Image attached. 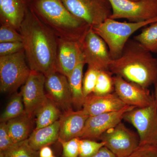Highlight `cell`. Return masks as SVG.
Wrapping results in <instances>:
<instances>
[{"mask_svg":"<svg viewBox=\"0 0 157 157\" xmlns=\"http://www.w3.org/2000/svg\"><path fill=\"white\" fill-rule=\"evenodd\" d=\"M113 74L109 70L99 71L97 82L93 94L103 96L113 93L114 90Z\"/></svg>","mask_w":157,"mask_h":157,"instance_id":"obj_26","label":"cell"},{"mask_svg":"<svg viewBox=\"0 0 157 157\" xmlns=\"http://www.w3.org/2000/svg\"><path fill=\"white\" fill-rule=\"evenodd\" d=\"M99 71L94 68L88 67L82 80V89L84 99L94 92Z\"/></svg>","mask_w":157,"mask_h":157,"instance_id":"obj_28","label":"cell"},{"mask_svg":"<svg viewBox=\"0 0 157 157\" xmlns=\"http://www.w3.org/2000/svg\"><path fill=\"white\" fill-rule=\"evenodd\" d=\"M156 21L157 17L140 22H120L109 18L92 28L106 42L112 59H116L121 55L125 45L135 32Z\"/></svg>","mask_w":157,"mask_h":157,"instance_id":"obj_4","label":"cell"},{"mask_svg":"<svg viewBox=\"0 0 157 157\" xmlns=\"http://www.w3.org/2000/svg\"><path fill=\"white\" fill-rule=\"evenodd\" d=\"M36 128L48 126L59 121L62 114L59 107L48 98L36 113Z\"/></svg>","mask_w":157,"mask_h":157,"instance_id":"obj_22","label":"cell"},{"mask_svg":"<svg viewBox=\"0 0 157 157\" xmlns=\"http://www.w3.org/2000/svg\"><path fill=\"white\" fill-rule=\"evenodd\" d=\"M24 49L17 53L0 56V91L4 94L14 92L30 74Z\"/></svg>","mask_w":157,"mask_h":157,"instance_id":"obj_5","label":"cell"},{"mask_svg":"<svg viewBox=\"0 0 157 157\" xmlns=\"http://www.w3.org/2000/svg\"><path fill=\"white\" fill-rule=\"evenodd\" d=\"M28 7V0H0L1 24L11 25L19 32Z\"/></svg>","mask_w":157,"mask_h":157,"instance_id":"obj_18","label":"cell"},{"mask_svg":"<svg viewBox=\"0 0 157 157\" xmlns=\"http://www.w3.org/2000/svg\"><path fill=\"white\" fill-rule=\"evenodd\" d=\"M0 43L8 42H22V37L20 33L11 25L1 24Z\"/></svg>","mask_w":157,"mask_h":157,"instance_id":"obj_29","label":"cell"},{"mask_svg":"<svg viewBox=\"0 0 157 157\" xmlns=\"http://www.w3.org/2000/svg\"><path fill=\"white\" fill-rule=\"evenodd\" d=\"M60 122L59 120L48 126L35 129L28 138L30 145L39 151L43 147L49 146L58 140Z\"/></svg>","mask_w":157,"mask_h":157,"instance_id":"obj_19","label":"cell"},{"mask_svg":"<svg viewBox=\"0 0 157 157\" xmlns=\"http://www.w3.org/2000/svg\"><path fill=\"white\" fill-rule=\"evenodd\" d=\"M124 119L137 130L140 144L157 147V103L143 108H135L125 114Z\"/></svg>","mask_w":157,"mask_h":157,"instance_id":"obj_6","label":"cell"},{"mask_svg":"<svg viewBox=\"0 0 157 157\" xmlns=\"http://www.w3.org/2000/svg\"><path fill=\"white\" fill-rule=\"evenodd\" d=\"M35 14L59 39L83 42L91 27L70 12L62 0H28Z\"/></svg>","mask_w":157,"mask_h":157,"instance_id":"obj_3","label":"cell"},{"mask_svg":"<svg viewBox=\"0 0 157 157\" xmlns=\"http://www.w3.org/2000/svg\"><path fill=\"white\" fill-rule=\"evenodd\" d=\"M0 157H4L3 153L2 152H0Z\"/></svg>","mask_w":157,"mask_h":157,"instance_id":"obj_37","label":"cell"},{"mask_svg":"<svg viewBox=\"0 0 157 157\" xmlns=\"http://www.w3.org/2000/svg\"><path fill=\"white\" fill-rule=\"evenodd\" d=\"M85 62L88 67L96 70H109L112 59L106 42L91 27L82 43Z\"/></svg>","mask_w":157,"mask_h":157,"instance_id":"obj_10","label":"cell"},{"mask_svg":"<svg viewBox=\"0 0 157 157\" xmlns=\"http://www.w3.org/2000/svg\"><path fill=\"white\" fill-rule=\"evenodd\" d=\"M109 70L145 88L157 83V58L135 39H129L119 58L112 59Z\"/></svg>","mask_w":157,"mask_h":157,"instance_id":"obj_2","label":"cell"},{"mask_svg":"<svg viewBox=\"0 0 157 157\" xmlns=\"http://www.w3.org/2000/svg\"><path fill=\"white\" fill-rule=\"evenodd\" d=\"M112 12L109 18H125L131 22L147 21L157 17V0H109Z\"/></svg>","mask_w":157,"mask_h":157,"instance_id":"obj_8","label":"cell"},{"mask_svg":"<svg viewBox=\"0 0 157 157\" xmlns=\"http://www.w3.org/2000/svg\"><path fill=\"white\" fill-rule=\"evenodd\" d=\"M130 1H138V0H130Z\"/></svg>","mask_w":157,"mask_h":157,"instance_id":"obj_38","label":"cell"},{"mask_svg":"<svg viewBox=\"0 0 157 157\" xmlns=\"http://www.w3.org/2000/svg\"><path fill=\"white\" fill-rule=\"evenodd\" d=\"M24 49L22 42L0 43V56H7L17 53Z\"/></svg>","mask_w":157,"mask_h":157,"instance_id":"obj_31","label":"cell"},{"mask_svg":"<svg viewBox=\"0 0 157 157\" xmlns=\"http://www.w3.org/2000/svg\"><path fill=\"white\" fill-rule=\"evenodd\" d=\"M39 157H50L53 155L52 150L48 146L43 147L39 151Z\"/></svg>","mask_w":157,"mask_h":157,"instance_id":"obj_35","label":"cell"},{"mask_svg":"<svg viewBox=\"0 0 157 157\" xmlns=\"http://www.w3.org/2000/svg\"><path fill=\"white\" fill-rule=\"evenodd\" d=\"M32 118L25 113L6 122L9 135L14 143L28 139L32 130Z\"/></svg>","mask_w":157,"mask_h":157,"instance_id":"obj_21","label":"cell"},{"mask_svg":"<svg viewBox=\"0 0 157 157\" xmlns=\"http://www.w3.org/2000/svg\"><path fill=\"white\" fill-rule=\"evenodd\" d=\"M135 108L134 106L126 105L116 111L89 117L80 138L99 139L106 131L121 123L127 113Z\"/></svg>","mask_w":157,"mask_h":157,"instance_id":"obj_12","label":"cell"},{"mask_svg":"<svg viewBox=\"0 0 157 157\" xmlns=\"http://www.w3.org/2000/svg\"><path fill=\"white\" fill-rule=\"evenodd\" d=\"M90 157H117L115 155L105 146L102 148L96 153L95 154L93 155Z\"/></svg>","mask_w":157,"mask_h":157,"instance_id":"obj_34","label":"cell"},{"mask_svg":"<svg viewBox=\"0 0 157 157\" xmlns=\"http://www.w3.org/2000/svg\"><path fill=\"white\" fill-rule=\"evenodd\" d=\"M25 113L22 94L17 93L11 98L0 117L1 122L8 121Z\"/></svg>","mask_w":157,"mask_h":157,"instance_id":"obj_24","label":"cell"},{"mask_svg":"<svg viewBox=\"0 0 157 157\" xmlns=\"http://www.w3.org/2000/svg\"><path fill=\"white\" fill-rule=\"evenodd\" d=\"M82 42L58 38L56 71L68 78L83 57Z\"/></svg>","mask_w":157,"mask_h":157,"instance_id":"obj_15","label":"cell"},{"mask_svg":"<svg viewBox=\"0 0 157 157\" xmlns=\"http://www.w3.org/2000/svg\"><path fill=\"white\" fill-rule=\"evenodd\" d=\"M99 140L117 157H128L140 144L138 135L121 122L104 133Z\"/></svg>","mask_w":157,"mask_h":157,"instance_id":"obj_9","label":"cell"},{"mask_svg":"<svg viewBox=\"0 0 157 157\" xmlns=\"http://www.w3.org/2000/svg\"><path fill=\"white\" fill-rule=\"evenodd\" d=\"M113 80L114 92L126 105L143 108L150 106L155 100L154 95L147 88L117 75L113 76Z\"/></svg>","mask_w":157,"mask_h":157,"instance_id":"obj_11","label":"cell"},{"mask_svg":"<svg viewBox=\"0 0 157 157\" xmlns=\"http://www.w3.org/2000/svg\"><path fill=\"white\" fill-rule=\"evenodd\" d=\"M85 64L83 56L71 75L67 78L73 105L78 110L82 108L85 99L82 89V80L83 67Z\"/></svg>","mask_w":157,"mask_h":157,"instance_id":"obj_20","label":"cell"},{"mask_svg":"<svg viewBox=\"0 0 157 157\" xmlns=\"http://www.w3.org/2000/svg\"><path fill=\"white\" fill-rule=\"evenodd\" d=\"M75 17L91 27L109 18L112 12L109 0H62Z\"/></svg>","mask_w":157,"mask_h":157,"instance_id":"obj_7","label":"cell"},{"mask_svg":"<svg viewBox=\"0 0 157 157\" xmlns=\"http://www.w3.org/2000/svg\"><path fill=\"white\" fill-rule=\"evenodd\" d=\"M126 106L115 92L103 96L92 94L85 98L82 109L89 116L113 112Z\"/></svg>","mask_w":157,"mask_h":157,"instance_id":"obj_16","label":"cell"},{"mask_svg":"<svg viewBox=\"0 0 157 157\" xmlns=\"http://www.w3.org/2000/svg\"><path fill=\"white\" fill-rule=\"evenodd\" d=\"M8 132L6 122L0 124V152H3L14 144Z\"/></svg>","mask_w":157,"mask_h":157,"instance_id":"obj_32","label":"cell"},{"mask_svg":"<svg viewBox=\"0 0 157 157\" xmlns=\"http://www.w3.org/2000/svg\"><path fill=\"white\" fill-rule=\"evenodd\" d=\"M45 88L47 97L63 110H73L72 95L67 76L56 71L46 77Z\"/></svg>","mask_w":157,"mask_h":157,"instance_id":"obj_14","label":"cell"},{"mask_svg":"<svg viewBox=\"0 0 157 157\" xmlns=\"http://www.w3.org/2000/svg\"><path fill=\"white\" fill-rule=\"evenodd\" d=\"M104 146L105 143L103 141L98 142L91 139L80 138L79 157H91Z\"/></svg>","mask_w":157,"mask_h":157,"instance_id":"obj_27","label":"cell"},{"mask_svg":"<svg viewBox=\"0 0 157 157\" xmlns=\"http://www.w3.org/2000/svg\"><path fill=\"white\" fill-rule=\"evenodd\" d=\"M55 157L54 156H51V157Z\"/></svg>","mask_w":157,"mask_h":157,"instance_id":"obj_39","label":"cell"},{"mask_svg":"<svg viewBox=\"0 0 157 157\" xmlns=\"http://www.w3.org/2000/svg\"><path fill=\"white\" fill-rule=\"evenodd\" d=\"M128 157H157V147L141 145Z\"/></svg>","mask_w":157,"mask_h":157,"instance_id":"obj_33","label":"cell"},{"mask_svg":"<svg viewBox=\"0 0 157 157\" xmlns=\"http://www.w3.org/2000/svg\"><path fill=\"white\" fill-rule=\"evenodd\" d=\"M134 37L144 49L151 53H157V21L152 23Z\"/></svg>","mask_w":157,"mask_h":157,"instance_id":"obj_23","label":"cell"},{"mask_svg":"<svg viewBox=\"0 0 157 157\" xmlns=\"http://www.w3.org/2000/svg\"><path fill=\"white\" fill-rule=\"evenodd\" d=\"M79 137L69 140H58L63 147V157H79Z\"/></svg>","mask_w":157,"mask_h":157,"instance_id":"obj_30","label":"cell"},{"mask_svg":"<svg viewBox=\"0 0 157 157\" xmlns=\"http://www.w3.org/2000/svg\"><path fill=\"white\" fill-rule=\"evenodd\" d=\"M46 76L42 73L31 70L30 74L21 88L25 113L33 117L39 107L45 103L48 97L44 88Z\"/></svg>","mask_w":157,"mask_h":157,"instance_id":"obj_13","label":"cell"},{"mask_svg":"<svg viewBox=\"0 0 157 157\" xmlns=\"http://www.w3.org/2000/svg\"><path fill=\"white\" fill-rule=\"evenodd\" d=\"M19 33L31 70L42 73L46 77L56 72L58 38L29 6Z\"/></svg>","mask_w":157,"mask_h":157,"instance_id":"obj_1","label":"cell"},{"mask_svg":"<svg viewBox=\"0 0 157 157\" xmlns=\"http://www.w3.org/2000/svg\"><path fill=\"white\" fill-rule=\"evenodd\" d=\"M2 152L4 157H40L39 151L30 145L28 139L14 143Z\"/></svg>","mask_w":157,"mask_h":157,"instance_id":"obj_25","label":"cell"},{"mask_svg":"<svg viewBox=\"0 0 157 157\" xmlns=\"http://www.w3.org/2000/svg\"><path fill=\"white\" fill-rule=\"evenodd\" d=\"M89 116L82 109L71 110L64 113L59 121V135L58 140H69L81 137Z\"/></svg>","mask_w":157,"mask_h":157,"instance_id":"obj_17","label":"cell"},{"mask_svg":"<svg viewBox=\"0 0 157 157\" xmlns=\"http://www.w3.org/2000/svg\"><path fill=\"white\" fill-rule=\"evenodd\" d=\"M155 98L156 101L157 103V83L155 85Z\"/></svg>","mask_w":157,"mask_h":157,"instance_id":"obj_36","label":"cell"}]
</instances>
